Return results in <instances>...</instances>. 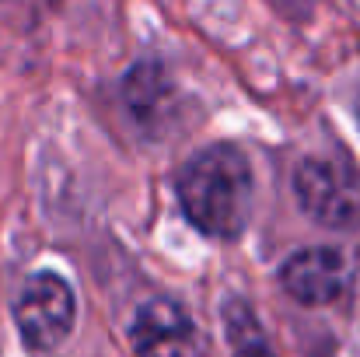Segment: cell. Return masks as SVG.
I'll return each mask as SVG.
<instances>
[{
	"instance_id": "cell-1",
	"label": "cell",
	"mask_w": 360,
	"mask_h": 357,
	"mask_svg": "<svg viewBox=\"0 0 360 357\" xmlns=\"http://www.w3.org/2000/svg\"><path fill=\"white\" fill-rule=\"evenodd\" d=\"M186 218L214 238L238 235L252 214V172L238 147L214 144L200 151L179 175Z\"/></svg>"
},
{
	"instance_id": "cell-7",
	"label": "cell",
	"mask_w": 360,
	"mask_h": 357,
	"mask_svg": "<svg viewBox=\"0 0 360 357\" xmlns=\"http://www.w3.org/2000/svg\"><path fill=\"white\" fill-rule=\"evenodd\" d=\"M357 113H360V102H357Z\"/></svg>"
},
{
	"instance_id": "cell-5",
	"label": "cell",
	"mask_w": 360,
	"mask_h": 357,
	"mask_svg": "<svg viewBox=\"0 0 360 357\" xmlns=\"http://www.w3.org/2000/svg\"><path fill=\"white\" fill-rule=\"evenodd\" d=\"M133 351L136 357H203V340L182 305L158 298L133 322Z\"/></svg>"
},
{
	"instance_id": "cell-4",
	"label": "cell",
	"mask_w": 360,
	"mask_h": 357,
	"mask_svg": "<svg viewBox=\"0 0 360 357\" xmlns=\"http://www.w3.org/2000/svg\"><path fill=\"white\" fill-rule=\"evenodd\" d=\"M354 277V263L343 249H301L294 252L283 270H280V284L290 298H297L301 305H329L336 301Z\"/></svg>"
},
{
	"instance_id": "cell-2",
	"label": "cell",
	"mask_w": 360,
	"mask_h": 357,
	"mask_svg": "<svg viewBox=\"0 0 360 357\" xmlns=\"http://www.w3.org/2000/svg\"><path fill=\"white\" fill-rule=\"evenodd\" d=\"M304 214L326 228H354L360 221V175L340 154H315L294 175Z\"/></svg>"
},
{
	"instance_id": "cell-3",
	"label": "cell",
	"mask_w": 360,
	"mask_h": 357,
	"mask_svg": "<svg viewBox=\"0 0 360 357\" xmlns=\"http://www.w3.org/2000/svg\"><path fill=\"white\" fill-rule=\"evenodd\" d=\"M74 312L77 308H74L70 284L63 277H56V273H39L21 291L18 308H14V319H18V330H21V337H25L28 347L49 351V347H56L70 333Z\"/></svg>"
},
{
	"instance_id": "cell-6",
	"label": "cell",
	"mask_w": 360,
	"mask_h": 357,
	"mask_svg": "<svg viewBox=\"0 0 360 357\" xmlns=\"http://www.w3.org/2000/svg\"><path fill=\"white\" fill-rule=\"evenodd\" d=\"M235 357H273V354H269V351H266L259 340H241V344H238V354H235Z\"/></svg>"
}]
</instances>
